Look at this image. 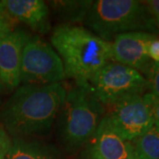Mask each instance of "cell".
Returning <instances> with one entry per match:
<instances>
[{"label": "cell", "mask_w": 159, "mask_h": 159, "mask_svg": "<svg viewBox=\"0 0 159 159\" xmlns=\"http://www.w3.org/2000/svg\"><path fill=\"white\" fill-rule=\"evenodd\" d=\"M84 24L91 32L111 43L124 33H159L144 1L137 0L92 1Z\"/></svg>", "instance_id": "4"}, {"label": "cell", "mask_w": 159, "mask_h": 159, "mask_svg": "<svg viewBox=\"0 0 159 159\" xmlns=\"http://www.w3.org/2000/svg\"><path fill=\"white\" fill-rule=\"evenodd\" d=\"M151 93L123 99L105 114L116 133L126 142L142 136L154 126Z\"/></svg>", "instance_id": "7"}, {"label": "cell", "mask_w": 159, "mask_h": 159, "mask_svg": "<svg viewBox=\"0 0 159 159\" xmlns=\"http://www.w3.org/2000/svg\"><path fill=\"white\" fill-rule=\"evenodd\" d=\"M129 159H159V132L152 127L142 136L128 142Z\"/></svg>", "instance_id": "14"}, {"label": "cell", "mask_w": 159, "mask_h": 159, "mask_svg": "<svg viewBox=\"0 0 159 159\" xmlns=\"http://www.w3.org/2000/svg\"><path fill=\"white\" fill-rule=\"evenodd\" d=\"M103 111L89 84H75L68 89L57 119V137L63 148L74 153L84 147L97 131Z\"/></svg>", "instance_id": "3"}, {"label": "cell", "mask_w": 159, "mask_h": 159, "mask_svg": "<svg viewBox=\"0 0 159 159\" xmlns=\"http://www.w3.org/2000/svg\"><path fill=\"white\" fill-rule=\"evenodd\" d=\"M146 79L148 80L149 93L159 98V63H152Z\"/></svg>", "instance_id": "15"}, {"label": "cell", "mask_w": 159, "mask_h": 159, "mask_svg": "<svg viewBox=\"0 0 159 159\" xmlns=\"http://www.w3.org/2000/svg\"><path fill=\"white\" fill-rule=\"evenodd\" d=\"M89 87L104 108L148 90V80L141 73L115 61L104 65L89 80Z\"/></svg>", "instance_id": "5"}, {"label": "cell", "mask_w": 159, "mask_h": 159, "mask_svg": "<svg viewBox=\"0 0 159 159\" xmlns=\"http://www.w3.org/2000/svg\"><path fill=\"white\" fill-rule=\"evenodd\" d=\"M156 34L147 32H129L118 34L111 42L112 61L148 74L152 61L148 57V48Z\"/></svg>", "instance_id": "8"}, {"label": "cell", "mask_w": 159, "mask_h": 159, "mask_svg": "<svg viewBox=\"0 0 159 159\" xmlns=\"http://www.w3.org/2000/svg\"><path fill=\"white\" fill-rule=\"evenodd\" d=\"M0 8L35 32L43 34L51 30L50 6L43 0H2Z\"/></svg>", "instance_id": "11"}, {"label": "cell", "mask_w": 159, "mask_h": 159, "mask_svg": "<svg viewBox=\"0 0 159 159\" xmlns=\"http://www.w3.org/2000/svg\"><path fill=\"white\" fill-rule=\"evenodd\" d=\"M51 43L64 65L66 77L88 85L104 65L112 61L111 43L82 26L61 24L53 29Z\"/></svg>", "instance_id": "2"}, {"label": "cell", "mask_w": 159, "mask_h": 159, "mask_svg": "<svg viewBox=\"0 0 159 159\" xmlns=\"http://www.w3.org/2000/svg\"><path fill=\"white\" fill-rule=\"evenodd\" d=\"M11 140L3 126L0 125V159L6 158V155L11 148Z\"/></svg>", "instance_id": "17"}, {"label": "cell", "mask_w": 159, "mask_h": 159, "mask_svg": "<svg viewBox=\"0 0 159 159\" xmlns=\"http://www.w3.org/2000/svg\"><path fill=\"white\" fill-rule=\"evenodd\" d=\"M151 107L153 114L154 127L156 128V130L159 132V98L155 97L153 94L151 99Z\"/></svg>", "instance_id": "19"}, {"label": "cell", "mask_w": 159, "mask_h": 159, "mask_svg": "<svg viewBox=\"0 0 159 159\" xmlns=\"http://www.w3.org/2000/svg\"><path fill=\"white\" fill-rule=\"evenodd\" d=\"M67 89L61 83L19 86L0 111L4 129L13 139H30L51 130Z\"/></svg>", "instance_id": "1"}, {"label": "cell", "mask_w": 159, "mask_h": 159, "mask_svg": "<svg viewBox=\"0 0 159 159\" xmlns=\"http://www.w3.org/2000/svg\"><path fill=\"white\" fill-rule=\"evenodd\" d=\"M92 1H51V8L56 14L57 19L64 24L74 25L75 23L84 22L87 13Z\"/></svg>", "instance_id": "13"}, {"label": "cell", "mask_w": 159, "mask_h": 159, "mask_svg": "<svg viewBox=\"0 0 159 159\" xmlns=\"http://www.w3.org/2000/svg\"><path fill=\"white\" fill-rule=\"evenodd\" d=\"M144 3L159 31V0H148L144 1Z\"/></svg>", "instance_id": "18"}, {"label": "cell", "mask_w": 159, "mask_h": 159, "mask_svg": "<svg viewBox=\"0 0 159 159\" xmlns=\"http://www.w3.org/2000/svg\"><path fill=\"white\" fill-rule=\"evenodd\" d=\"M5 159H62V157L51 144L30 139H12Z\"/></svg>", "instance_id": "12"}, {"label": "cell", "mask_w": 159, "mask_h": 159, "mask_svg": "<svg viewBox=\"0 0 159 159\" xmlns=\"http://www.w3.org/2000/svg\"><path fill=\"white\" fill-rule=\"evenodd\" d=\"M83 159H129L128 142L114 130L106 115H103L97 131L86 143Z\"/></svg>", "instance_id": "10"}, {"label": "cell", "mask_w": 159, "mask_h": 159, "mask_svg": "<svg viewBox=\"0 0 159 159\" xmlns=\"http://www.w3.org/2000/svg\"><path fill=\"white\" fill-rule=\"evenodd\" d=\"M6 89H5V87L4 85L2 84V82H1V80H0V96L4 93V92H6Z\"/></svg>", "instance_id": "21"}, {"label": "cell", "mask_w": 159, "mask_h": 159, "mask_svg": "<svg viewBox=\"0 0 159 159\" xmlns=\"http://www.w3.org/2000/svg\"><path fill=\"white\" fill-rule=\"evenodd\" d=\"M148 57L154 63H159V39L154 40L148 48Z\"/></svg>", "instance_id": "20"}, {"label": "cell", "mask_w": 159, "mask_h": 159, "mask_svg": "<svg viewBox=\"0 0 159 159\" xmlns=\"http://www.w3.org/2000/svg\"><path fill=\"white\" fill-rule=\"evenodd\" d=\"M29 36L22 29H16L0 39V80L7 92L20 85L22 51Z\"/></svg>", "instance_id": "9"}, {"label": "cell", "mask_w": 159, "mask_h": 159, "mask_svg": "<svg viewBox=\"0 0 159 159\" xmlns=\"http://www.w3.org/2000/svg\"><path fill=\"white\" fill-rule=\"evenodd\" d=\"M21 85H50L66 79L62 60L53 47L37 35L29 36L22 51Z\"/></svg>", "instance_id": "6"}, {"label": "cell", "mask_w": 159, "mask_h": 159, "mask_svg": "<svg viewBox=\"0 0 159 159\" xmlns=\"http://www.w3.org/2000/svg\"><path fill=\"white\" fill-rule=\"evenodd\" d=\"M17 21L0 8V39L16 29Z\"/></svg>", "instance_id": "16"}]
</instances>
